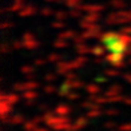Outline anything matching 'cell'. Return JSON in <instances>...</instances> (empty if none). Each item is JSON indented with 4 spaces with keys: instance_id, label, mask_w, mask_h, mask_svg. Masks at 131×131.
I'll return each instance as SVG.
<instances>
[{
    "instance_id": "6da1fadb",
    "label": "cell",
    "mask_w": 131,
    "mask_h": 131,
    "mask_svg": "<svg viewBox=\"0 0 131 131\" xmlns=\"http://www.w3.org/2000/svg\"><path fill=\"white\" fill-rule=\"evenodd\" d=\"M128 36L119 32H106L100 39V46L106 59L111 64H121L128 52Z\"/></svg>"
}]
</instances>
